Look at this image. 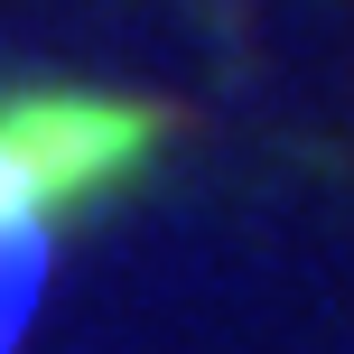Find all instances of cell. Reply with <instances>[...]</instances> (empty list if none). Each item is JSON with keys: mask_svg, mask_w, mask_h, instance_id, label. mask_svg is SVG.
<instances>
[{"mask_svg": "<svg viewBox=\"0 0 354 354\" xmlns=\"http://www.w3.org/2000/svg\"><path fill=\"white\" fill-rule=\"evenodd\" d=\"M140 140V112L122 103H10L0 112V233L56 214L75 187L112 177Z\"/></svg>", "mask_w": 354, "mask_h": 354, "instance_id": "6da1fadb", "label": "cell"}]
</instances>
